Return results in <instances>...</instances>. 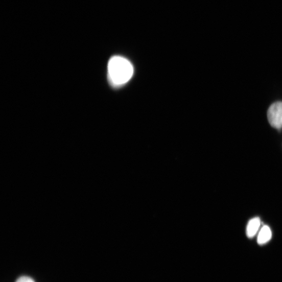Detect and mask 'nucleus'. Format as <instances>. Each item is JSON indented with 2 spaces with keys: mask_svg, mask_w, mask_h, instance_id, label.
<instances>
[{
  "mask_svg": "<svg viewBox=\"0 0 282 282\" xmlns=\"http://www.w3.org/2000/svg\"><path fill=\"white\" fill-rule=\"evenodd\" d=\"M271 238L272 231L270 228L267 225H265L258 232L257 242L258 244L263 245L268 243Z\"/></svg>",
  "mask_w": 282,
  "mask_h": 282,
  "instance_id": "nucleus-4",
  "label": "nucleus"
},
{
  "mask_svg": "<svg viewBox=\"0 0 282 282\" xmlns=\"http://www.w3.org/2000/svg\"><path fill=\"white\" fill-rule=\"evenodd\" d=\"M261 221L258 218H254L249 221L246 229L247 236L249 239L253 238L260 230Z\"/></svg>",
  "mask_w": 282,
  "mask_h": 282,
  "instance_id": "nucleus-3",
  "label": "nucleus"
},
{
  "mask_svg": "<svg viewBox=\"0 0 282 282\" xmlns=\"http://www.w3.org/2000/svg\"><path fill=\"white\" fill-rule=\"evenodd\" d=\"M15 282H35V281L30 276H22L18 278Z\"/></svg>",
  "mask_w": 282,
  "mask_h": 282,
  "instance_id": "nucleus-5",
  "label": "nucleus"
},
{
  "mask_svg": "<svg viewBox=\"0 0 282 282\" xmlns=\"http://www.w3.org/2000/svg\"><path fill=\"white\" fill-rule=\"evenodd\" d=\"M268 119L271 126L275 129L282 127V102L272 104L268 111Z\"/></svg>",
  "mask_w": 282,
  "mask_h": 282,
  "instance_id": "nucleus-2",
  "label": "nucleus"
},
{
  "mask_svg": "<svg viewBox=\"0 0 282 282\" xmlns=\"http://www.w3.org/2000/svg\"><path fill=\"white\" fill-rule=\"evenodd\" d=\"M134 69L132 64L121 56H114L109 61L108 76L113 86H119L127 83L132 78Z\"/></svg>",
  "mask_w": 282,
  "mask_h": 282,
  "instance_id": "nucleus-1",
  "label": "nucleus"
}]
</instances>
